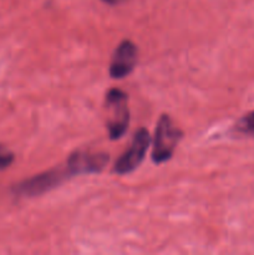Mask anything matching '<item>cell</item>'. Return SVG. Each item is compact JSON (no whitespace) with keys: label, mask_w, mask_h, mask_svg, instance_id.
<instances>
[{"label":"cell","mask_w":254,"mask_h":255,"mask_svg":"<svg viewBox=\"0 0 254 255\" xmlns=\"http://www.w3.org/2000/svg\"><path fill=\"white\" fill-rule=\"evenodd\" d=\"M106 107L110 112L107 128L111 139L121 138L127 131L129 112L127 107V95L120 89H110L106 94Z\"/></svg>","instance_id":"7a4b0ae2"},{"label":"cell","mask_w":254,"mask_h":255,"mask_svg":"<svg viewBox=\"0 0 254 255\" xmlns=\"http://www.w3.org/2000/svg\"><path fill=\"white\" fill-rule=\"evenodd\" d=\"M183 133L178 127L174 126L168 115H162L158 120L154 133L153 151H152V161L156 164L168 161L176 149L177 143L182 138Z\"/></svg>","instance_id":"6da1fadb"},{"label":"cell","mask_w":254,"mask_h":255,"mask_svg":"<svg viewBox=\"0 0 254 255\" xmlns=\"http://www.w3.org/2000/svg\"><path fill=\"white\" fill-rule=\"evenodd\" d=\"M137 62V47L129 40H125L115 50L110 65L112 79H122L132 72Z\"/></svg>","instance_id":"8992f818"},{"label":"cell","mask_w":254,"mask_h":255,"mask_svg":"<svg viewBox=\"0 0 254 255\" xmlns=\"http://www.w3.org/2000/svg\"><path fill=\"white\" fill-rule=\"evenodd\" d=\"M102 1H105L106 4H110V5H116V4H120V2L125 1V0H102Z\"/></svg>","instance_id":"9c48e42d"},{"label":"cell","mask_w":254,"mask_h":255,"mask_svg":"<svg viewBox=\"0 0 254 255\" xmlns=\"http://www.w3.org/2000/svg\"><path fill=\"white\" fill-rule=\"evenodd\" d=\"M149 142H151V137H149L148 131L146 128L137 129L134 132L131 146L117 159L114 171L119 174H126L136 169L138 164L143 161Z\"/></svg>","instance_id":"277c9868"},{"label":"cell","mask_w":254,"mask_h":255,"mask_svg":"<svg viewBox=\"0 0 254 255\" xmlns=\"http://www.w3.org/2000/svg\"><path fill=\"white\" fill-rule=\"evenodd\" d=\"M14 161V156L11 153H0V169L9 167Z\"/></svg>","instance_id":"ba28073f"},{"label":"cell","mask_w":254,"mask_h":255,"mask_svg":"<svg viewBox=\"0 0 254 255\" xmlns=\"http://www.w3.org/2000/svg\"><path fill=\"white\" fill-rule=\"evenodd\" d=\"M109 162V154L92 153L89 151H76L69 157L66 167L71 176L97 173L104 169Z\"/></svg>","instance_id":"5b68a950"},{"label":"cell","mask_w":254,"mask_h":255,"mask_svg":"<svg viewBox=\"0 0 254 255\" xmlns=\"http://www.w3.org/2000/svg\"><path fill=\"white\" fill-rule=\"evenodd\" d=\"M238 128L247 133H253L254 132V111L247 115L238 125Z\"/></svg>","instance_id":"52a82bcc"},{"label":"cell","mask_w":254,"mask_h":255,"mask_svg":"<svg viewBox=\"0 0 254 255\" xmlns=\"http://www.w3.org/2000/svg\"><path fill=\"white\" fill-rule=\"evenodd\" d=\"M67 177H71V174H70L66 166H65V168L50 169V171L37 174V176L31 177L29 179H25L21 183L16 184L14 187V192L19 196L25 197L40 196V194L51 191L52 188L59 186Z\"/></svg>","instance_id":"3957f363"}]
</instances>
